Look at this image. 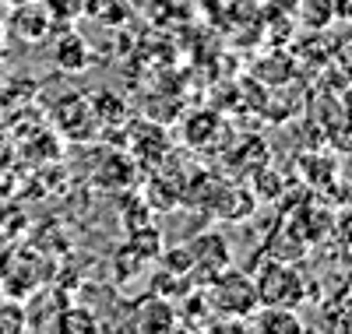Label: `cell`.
Masks as SVG:
<instances>
[{
  "instance_id": "1",
  "label": "cell",
  "mask_w": 352,
  "mask_h": 334,
  "mask_svg": "<svg viewBox=\"0 0 352 334\" xmlns=\"http://www.w3.org/2000/svg\"><path fill=\"white\" fill-rule=\"evenodd\" d=\"M254 289H257L261 307H300L307 299V285L300 278V271L289 260H275V257L257 271Z\"/></svg>"
},
{
  "instance_id": "2",
  "label": "cell",
  "mask_w": 352,
  "mask_h": 334,
  "mask_svg": "<svg viewBox=\"0 0 352 334\" xmlns=\"http://www.w3.org/2000/svg\"><path fill=\"white\" fill-rule=\"evenodd\" d=\"M208 302H212V310L229 313V317H240V320H247L261 307L254 278L243 275V271H232V267L219 271V275L208 282Z\"/></svg>"
},
{
  "instance_id": "3",
  "label": "cell",
  "mask_w": 352,
  "mask_h": 334,
  "mask_svg": "<svg viewBox=\"0 0 352 334\" xmlns=\"http://www.w3.org/2000/svg\"><path fill=\"white\" fill-rule=\"evenodd\" d=\"M247 327L261 334H303L307 320L296 313V307H257L247 317Z\"/></svg>"
},
{
  "instance_id": "4",
  "label": "cell",
  "mask_w": 352,
  "mask_h": 334,
  "mask_svg": "<svg viewBox=\"0 0 352 334\" xmlns=\"http://www.w3.org/2000/svg\"><path fill=\"white\" fill-rule=\"evenodd\" d=\"M187 254H190V267L197 264V267L204 271V282H212V278L219 275V271H226V267H229V247H226V239H222V236H215V232L194 239Z\"/></svg>"
},
{
  "instance_id": "5",
  "label": "cell",
  "mask_w": 352,
  "mask_h": 334,
  "mask_svg": "<svg viewBox=\"0 0 352 334\" xmlns=\"http://www.w3.org/2000/svg\"><path fill=\"white\" fill-rule=\"evenodd\" d=\"M56 327H64V331H96L99 320L88 310H71V313H64L60 320H56Z\"/></svg>"
},
{
  "instance_id": "6",
  "label": "cell",
  "mask_w": 352,
  "mask_h": 334,
  "mask_svg": "<svg viewBox=\"0 0 352 334\" xmlns=\"http://www.w3.org/2000/svg\"><path fill=\"white\" fill-rule=\"evenodd\" d=\"M335 144H338L342 151H352V116H349V127H345V131H342V127L335 131Z\"/></svg>"
}]
</instances>
